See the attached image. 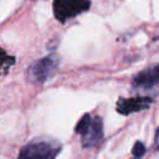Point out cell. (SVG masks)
<instances>
[{"instance_id": "7", "label": "cell", "mask_w": 159, "mask_h": 159, "mask_svg": "<svg viewBox=\"0 0 159 159\" xmlns=\"http://www.w3.org/2000/svg\"><path fill=\"white\" fill-rule=\"evenodd\" d=\"M15 65V57L10 56L5 50L0 47V77L7 75L9 70Z\"/></svg>"}, {"instance_id": "2", "label": "cell", "mask_w": 159, "mask_h": 159, "mask_svg": "<svg viewBox=\"0 0 159 159\" xmlns=\"http://www.w3.org/2000/svg\"><path fill=\"white\" fill-rule=\"evenodd\" d=\"M75 132L81 135V143L84 148H91L101 144L103 140V123L101 117L86 113L75 127Z\"/></svg>"}, {"instance_id": "3", "label": "cell", "mask_w": 159, "mask_h": 159, "mask_svg": "<svg viewBox=\"0 0 159 159\" xmlns=\"http://www.w3.org/2000/svg\"><path fill=\"white\" fill-rule=\"evenodd\" d=\"M58 63L60 57L57 53H50L29 66L26 71V80L32 84H42L56 73Z\"/></svg>"}, {"instance_id": "6", "label": "cell", "mask_w": 159, "mask_h": 159, "mask_svg": "<svg viewBox=\"0 0 159 159\" xmlns=\"http://www.w3.org/2000/svg\"><path fill=\"white\" fill-rule=\"evenodd\" d=\"M152 103H153V98H150V97L134 96L130 98H119L117 102V111L120 114L128 116L134 112H140L143 109H148Z\"/></svg>"}, {"instance_id": "4", "label": "cell", "mask_w": 159, "mask_h": 159, "mask_svg": "<svg viewBox=\"0 0 159 159\" xmlns=\"http://www.w3.org/2000/svg\"><path fill=\"white\" fill-rule=\"evenodd\" d=\"M60 150L61 144L58 142L41 138L22 147L17 159H56Z\"/></svg>"}, {"instance_id": "1", "label": "cell", "mask_w": 159, "mask_h": 159, "mask_svg": "<svg viewBox=\"0 0 159 159\" xmlns=\"http://www.w3.org/2000/svg\"><path fill=\"white\" fill-rule=\"evenodd\" d=\"M132 92L140 97L159 96V63L142 70L133 77Z\"/></svg>"}, {"instance_id": "8", "label": "cell", "mask_w": 159, "mask_h": 159, "mask_svg": "<svg viewBox=\"0 0 159 159\" xmlns=\"http://www.w3.org/2000/svg\"><path fill=\"white\" fill-rule=\"evenodd\" d=\"M144 153H145V145L142 143V142H135V144H134V147H133V149H132V154H133V157H134V159H139V158H142L143 155H144Z\"/></svg>"}, {"instance_id": "5", "label": "cell", "mask_w": 159, "mask_h": 159, "mask_svg": "<svg viewBox=\"0 0 159 159\" xmlns=\"http://www.w3.org/2000/svg\"><path fill=\"white\" fill-rule=\"evenodd\" d=\"M89 7L91 0H53L52 2L53 16L62 24L88 11Z\"/></svg>"}, {"instance_id": "9", "label": "cell", "mask_w": 159, "mask_h": 159, "mask_svg": "<svg viewBox=\"0 0 159 159\" xmlns=\"http://www.w3.org/2000/svg\"><path fill=\"white\" fill-rule=\"evenodd\" d=\"M154 145H155V148L159 150V127L157 128V130H155V138H154Z\"/></svg>"}]
</instances>
